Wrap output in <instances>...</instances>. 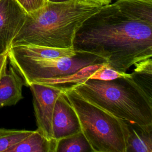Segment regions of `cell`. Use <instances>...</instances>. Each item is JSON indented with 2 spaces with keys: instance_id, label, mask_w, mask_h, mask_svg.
<instances>
[{
  "instance_id": "obj_18",
  "label": "cell",
  "mask_w": 152,
  "mask_h": 152,
  "mask_svg": "<svg viewBox=\"0 0 152 152\" xmlns=\"http://www.w3.org/2000/svg\"><path fill=\"white\" fill-rule=\"evenodd\" d=\"M14 129H4V128H0V137L9 134L12 132Z\"/></svg>"
},
{
  "instance_id": "obj_7",
  "label": "cell",
  "mask_w": 152,
  "mask_h": 152,
  "mask_svg": "<svg viewBox=\"0 0 152 152\" xmlns=\"http://www.w3.org/2000/svg\"><path fill=\"white\" fill-rule=\"evenodd\" d=\"M26 15L16 0H0V54L8 52Z\"/></svg>"
},
{
  "instance_id": "obj_4",
  "label": "cell",
  "mask_w": 152,
  "mask_h": 152,
  "mask_svg": "<svg viewBox=\"0 0 152 152\" xmlns=\"http://www.w3.org/2000/svg\"><path fill=\"white\" fill-rule=\"evenodd\" d=\"M64 94L77 115L81 129L93 152H126V122L81 96L72 86Z\"/></svg>"
},
{
  "instance_id": "obj_3",
  "label": "cell",
  "mask_w": 152,
  "mask_h": 152,
  "mask_svg": "<svg viewBox=\"0 0 152 152\" xmlns=\"http://www.w3.org/2000/svg\"><path fill=\"white\" fill-rule=\"evenodd\" d=\"M88 101L126 122L145 125L152 124V96L131 76L112 80L88 78L71 86Z\"/></svg>"
},
{
  "instance_id": "obj_17",
  "label": "cell",
  "mask_w": 152,
  "mask_h": 152,
  "mask_svg": "<svg viewBox=\"0 0 152 152\" xmlns=\"http://www.w3.org/2000/svg\"><path fill=\"white\" fill-rule=\"evenodd\" d=\"M8 59L7 53L0 54V78L7 70Z\"/></svg>"
},
{
  "instance_id": "obj_10",
  "label": "cell",
  "mask_w": 152,
  "mask_h": 152,
  "mask_svg": "<svg viewBox=\"0 0 152 152\" xmlns=\"http://www.w3.org/2000/svg\"><path fill=\"white\" fill-rule=\"evenodd\" d=\"M126 124V152H152V124Z\"/></svg>"
},
{
  "instance_id": "obj_2",
  "label": "cell",
  "mask_w": 152,
  "mask_h": 152,
  "mask_svg": "<svg viewBox=\"0 0 152 152\" xmlns=\"http://www.w3.org/2000/svg\"><path fill=\"white\" fill-rule=\"evenodd\" d=\"M102 5L87 0L65 2L46 1L40 8L27 13L11 46L33 45L73 48L75 34L83 23Z\"/></svg>"
},
{
  "instance_id": "obj_16",
  "label": "cell",
  "mask_w": 152,
  "mask_h": 152,
  "mask_svg": "<svg viewBox=\"0 0 152 152\" xmlns=\"http://www.w3.org/2000/svg\"><path fill=\"white\" fill-rule=\"evenodd\" d=\"M27 13L33 12L41 7L46 3V0H16Z\"/></svg>"
},
{
  "instance_id": "obj_5",
  "label": "cell",
  "mask_w": 152,
  "mask_h": 152,
  "mask_svg": "<svg viewBox=\"0 0 152 152\" xmlns=\"http://www.w3.org/2000/svg\"><path fill=\"white\" fill-rule=\"evenodd\" d=\"M7 55L11 66L28 87L39 80L65 78L88 65L106 63L96 55L82 52H77L72 56L56 59H31L10 52Z\"/></svg>"
},
{
  "instance_id": "obj_15",
  "label": "cell",
  "mask_w": 152,
  "mask_h": 152,
  "mask_svg": "<svg viewBox=\"0 0 152 152\" xmlns=\"http://www.w3.org/2000/svg\"><path fill=\"white\" fill-rule=\"evenodd\" d=\"M131 76V74L119 72L109 67L106 64L96 71L90 78L99 80H112L118 78Z\"/></svg>"
},
{
  "instance_id": "obj_13",
  "label": "cell",
  "mask_w": 152,
  "mask_h": 152,
  "mask_svg": "<svg viewBox=\"0 0 152 152\" xmlns=\"http://www.w3.org/2000/svg\"><path fill=\"white\" fill-rule=\"evenodd\" d=\"M56 152H93L90 144L82 132L57 141Z\"/></svg>"
},
{
  "instance_id": "obj_8",
  "label": "cell",
  "mask_w": 152,
  "mask_h": 152,
  "mask_svg": "<svg viewBox=\"0 0 152 152\" xmlns=\"http://www.w3.org/2000/svg\"><path fill=\"white\" fill-rule=\"evenodd\" d=\"M52 128L53 137L56 141L81 131L77 115L64 91L58 96L55 103Z\"/></svg>"
},
{
  "instance_id": "obj_9",
  "label": "cell",
  "mask_w": 152,
  "mask_h": 152,
  "mask_svg": "<svg viewBox=\"0 0 152 152\" xmlns=\"http://www.w3.org/2000/svg\"><path fill=\"white\" fill-rule=\"evenodd\" d=\"M24 85L23 78L10 66L0 78V107L15 105L22 99Z\"/></svg>"
},
{
  "instance_id": "obj_20",
  "label": "cell",
  "mask_w": 152,
  "mask_h": 152,
  "mask_svg": "<svg viewBox=\"0 0 152 152\" xmlns=\"http://www.w3.org/2000/svg\"><path fill=\"white\" fill-rule=\"evenodd\" d=\"M46 1L50 2H68L73 0H46Z\"/></svg>"
},
{
  "instance_id": "obj_11",
  "label": "cell",
  "mask_w": 152,
  "mask_h": 152,
  "mask_svg": "<svg viewBox=\"0 0 152 152\" xmlns=\"http://www.w3.org/2000/svg\"><path fill=\"white\" fill-rule=\"evenodd\" d=\"M8 52L31 59H56L72 56L77 52L73 48H54L33 45L11 46Z\"/></svg>"
},
{
  "instance_id": "obj_19",
  "label": "cell",
  "mask_w": 152,
  "mask_h": 152,
  "mask_svg": "<svg viewBox=\"0 0 152 152\" xmlns=\"http://www.w3.org/2000/svg\"><path fill=\"white\" fill-rule=\"evenodd\" d=\"M88 1H91L93 2L94 3H96L102 5H106L107 4H109L112 0H87Z\"/></svg>"
},
{
  "instance_id": "obj_6",
  "label": "cell",
  "mask_w": 152,
  "mask_h": 152,
  "mask_svg": "<svg viewBox=\"0 0 152 152\" xmlns=\"http://www.w3.org/2000/svg\"><path fill=\"white\" fill-rule=\"evenodd\" d=\"M33 96V103L37 130L49 139H54L52 121L55 103L65 87L32 83L28 86Z\"/></svg>"
},
{
  "instance_id": "obj_1",
  "label": "cell",
  "mask_w": 152,
  "mask_h": 152,
  "mask_svg": "<svg viewBox=\"0 0 152 152\" xmlns=\"http://www.w3.org/2000/svg\"><path fill=\"white\" fill-rule=\"evenodd\" d=\"M73 49L103 59L126 72L152 57V0H118L88 17L76 32Z\"/></svg>"
},
{
  "instance_id": "obj_12",
  "label": "cell",
  "mask_w": 152,
  "mask_h": 152,
  "mask_svg": "<svg viewBox=\"0 0 152 152\" xmlns=\"http://www.w3.org/2000/svg\"><path fill=\"white\" fill-rule=\"evenodd\" d=\"M56 140L49 139L36 130L8 152H56Z\"/></svg>"
},
{
  "instance_id": "obj_14",
  "label": "cell",
  "mask_w": 152,
  "mask_h": 152,
  "mask_svg": "<svg viewBox=\"0 0 152 152\" xmlns=\"http://www.w3.org/2000/svg\"><path fill=\"white\" fill-rule=\"evenodd\" d=\"M33 131L14 129L12 132L0 137V152H8L12 147L28 137Z\"/></svg>"
}]
</instances>
